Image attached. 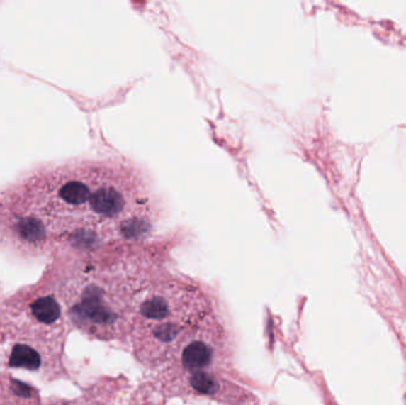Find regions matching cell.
Here are the masks:
<instances>
[{"mask_svg": "<svg viewBox=\"0 0 406 405\" xmlns=\"http://www.w3.org/2000/svg\"><path fill=\"white\" fill-rule=\"evenodd\" d=\"M154 218L145 179L120 162L49 163L0 189V238L17 248L138 239Z\"/></svg>", "mask_w": 406, "mask_h": 405, "instance_id": "1", "label": "cell"}, {"mask_svg": "<svg viewBox=\"0 0 406 405\" xmlns=\"http://www.w3.org/2000/svg\"><path fill=\"white\" fill-rule=\"evenodd\" d=\"M154 372L147 385L165 399L209 398L230 405L247 404L253 399L249 391L235 382L231 336L218 313Z\"/></svg>", "mask_w": 406, "mask_h": 405, "instance_id": "2", "label": "cell"}, {"mask_svg": "<svg viewBox=\"0 0 406 405\" xmlns=\"http://www.w3.org/2000/svg\"><path fill=\"white\" fill-rule=\"evenodd\" d=\"M215 313L212 299L198 287L179 281L151 283L128 333L135 358L151 371L161 369Z\"/></svg>", "mask_w": 406, "mask_h": 405, "instance_id": "3", "label": "cell"}, {"mask_svg": "<svg viewBox=\"0 0 406 405\" xmlns=\"http://www.w3.org/2000/svg\"><path fill=\"white\" fill-rule=\"evenodd\" d=\"M31 311L35 318L43 323H54L60 318L59 303L52 297H42L33 303Z\"/></svg>", "mask_w": 406, "mask_h": 405, "instance_id": "4", "label": "cell"}, {"mask_svg": "<svg viewBox=\"0 0 406 405\" xmlns=\"http://www.w3.org/2000/svg\"><path fill=\"white\" fill-rule=\"evenodd\" d=\"M10 365L12 367H24L28 370H37L40 365V358L36 350L31 347L18 345L12 350Z\"/></svg>", "mask_w": 406, "mask_h": 405, "instance_id": "5", "label": "cell"}, {"mask_svg": "<svg viewBox=\"0 0 406 405\" xmlns=\"http://www.w3.org/2000/svg\"><path fill=\"white\" fill-rule=\"evenodd\" d=\"M221 405H230V404H221ZM244 405H256V404H254L253 401H251V403H247V404H244Z\"/></svg>", "mask_w": 406, "mask_h": 405, "instance_id": "6", "label": "cell"}]
</instances>
